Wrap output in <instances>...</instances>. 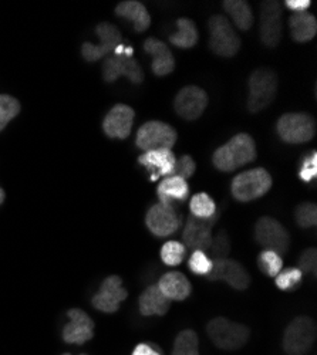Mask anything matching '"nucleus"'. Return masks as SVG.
<instances>
[{
	"mask_svg": "<svg viewBox=\"0 0 317 355\" xmlns=\"http://www.w3.org/2000/svg\"><path fill=\"white\" fill-rule=\"evenodd\" d=\"M172 355H199L198 336L192 330L181 331L174 343Z\"/></svg>",
	"mask_w": 317,
	"mask_h": 355,
	"instance_id": "obj_30",
	"label": "nucleus"
},
{
	"mask_svg": "<svg viewBox=\"0 0 317 355\" xmlns=\"http://www.w3.org/2000/svg\"><path fill=\"white\" fill-rule=\"evenodd\" d=\"M63 355H71V354H63ZM81 355H85V354H81Z\"/></svg>",
	"mask_w": 317,
	"mask_h": 355,
	"instance_id": "obj_44",
	"label": "nucleus"
},
{
	"mask_svg": "<svg viewBox=\"0 0 317 355\" xmlns=\"http://www.w3.org/2000/svg\"><path fill=\"white\" fill-rule=\"evenodd\" d=\"M185 246L177 241L166 242L161 249V259L166 266H178L185 259Z\"/></svg>",
	"mask_w": 317,
	"mask_h": 355,
	"instance_id": "obj_32",
	"label": "nucleus"
},
{
	"mask_svg": "<svg viewBox=\"0 0 317 355\" xmlns=\"http://www.w3.org/2000/svg\"><path fill=\"white\" fill-rule=\"evenodd\" d=\"M178 32L175 35H171L169 42L175 47L180 49H192L198 43V28L195 23L189 19H178L177 20Z\"/></svg>",
	"mask_w": 317,
	"mask_h": 355,
	"instance_id": "obj_28",
	"label": "nucleus"
},
{
	"mask_svg": "<svg viewBox=\"0 0 317 355\" xmlns=\"http://www.w3.org/2000/svg\"><path fill=\"white\" fill-rule=\"evenodd\" d=\"M209 47L221 57H234L241 49V39L225 16L215 15L208 20Z\"/></svg>",
	"mask_w": 317,
	"mask_h": 355,
	"instance_id": "obj_7",
	"label": "nucleus"
},
{
	"mask_svg": "<svg viewBox=\"0 0 317 355\" xmlns=\"http://www.w3.org/2000/svg\"><path fill=\"white\" fill-rule=\"evenodd\" d=\"M316 259H317V250L314 248L306 249L300 259H299V270L303 273H311L314 277L317 275V268H316Z\"/></svg>",
	"mask_w": 317,
	"mask_h": 355,
	"instance_id": "obj_40",
	"label": "nucleus"
},
{
	"mask_svg": "<svg viewBox=\"0 0 317 355\" xmlns=\"http://www.w3.org/2000/svg\"><path fill=\"white\" fill-rule=\"evenodd\" d=\"M299 176L303 182H310L316 180L317 176V153L313 151L310 155H307L302 164V168L299 171Z\"/></svg>",
	"mask_w": 317,
	"mask_h": 355,
	"instance_id": "obj_39",
	"label": "nucleus"
},
{
	"mask_svg": "<svg viewBox=\"0 0 317 355\" xmlns=\"http://www.w3.org/2000/svg\"><path fill=\"white\" fill-rule=\"evenodd\" d=\"M171 300H168L161 293L158 286H150L142 291L138 300L139 313L146 317L151 315H165L169 310Z\"/></svg>",
	"mask_w": 317,
	"mask_h": 355,
	"instance_id": "obj_23",
	"label": "nucleus"
},
{
	"mask_svg": "<svg viewBox=\"0 0 317 355\" xmlns=\"http://www.w3.org/2000/svg\"><path fill=\"white\" fill-rule=\"evenodd\" d=\"M216 218V215L211 219H199L192 215L188 218L182 232V239L191 250L205 252L209 249L212 242L211 230Z\"/></svg>",
	"mask_w": 317,
	"mask_h": 355,
	"instance_id": "obj_17",
	"label": "nucleus"
},
{
	"mask_svg": "<svg viewBox=\"0 0 317 355\" xmlns=\"http://www.w3.org/2000/svg\"><path fill=\"white\" fill-rule=\"evenodd\" d=\"M175 155L171 150H157L144 153L138 157V164L146 166L151 172V181L160 180L161 176H171L175 166Z\"/></svg>",
	"mask_w": 317,
	"mask_h": 355,
	"instance_id": "obj_20",
	"label": "nucleus"
},
{
	"mask_svg": "<svg viewBox=\"0 0 317 355\" xmlns=\"http://www.w3.org/2000/svg\"><path fill=\"white\" fill-rule=\"evenodd\" d=\"M276 130L282 141L287 144H303L314 137L316 123L309 114L287 112L279 118Z\"/></svg>",
	"mask_w": 317,
	"mask_h": 355,
	"instance_id": "obj_5",
	"label": "nucleus"
},
{
	"mask_svg": "<svg viewBox=\"0 0 317 355\" xmlns=\"http://www.w3.org/2000/svg\"><path fill=\"white\" fill-rule=\"evenodd\" d=\"M121 76L127 77L132 84H141L144 81L142 69L132 57H128L123 53L105 58L103 64V78L107 83H114Z\"/></svg>",
	"mask_w": 317,
	"mask_h": 355,
	"instance_id": "obj_13",
	"label": "nucleus"
},
{
	"mask_svg": "<svg viewBox=\"0 0 317 355\" xmlns=\"http://www.w3.org/2000/svg\"><path fill=\"white\" fill-rule=\"evenodd\" d=\"M177 142V131L161 121H148L144 124L135 138V144L142 151L172 150Z\"/></svg>",
	"mask_w": 317,
	"mask_h": 355,
	"instance_id": "obj_8",
	"label": "nucleus"
},
{
	"mask_svg": "<svg viewBox=\"0 0 317 355\" xmlns=\"http://www.w3.org/2000/svg\"><path fill=\"white\" fill-rule=\"evenodd\" d=\"M96 33L101 42L100 44L96 46L92 43H84L81 47V54L87 62L100 60L121 43V33L119 28L110 23H100L96 28Z\"/></svg>",
	"mask_w": 317,
	"mask_h": 355,
	"instance_id": "obj_16",
	"label": "nucleus"
},
{
	"mask_svg": "<svg viewBox=\"0 0 317 355\" xmlns=\"http://www.w3.org/2000/svg\"><path fill=\"white\" fill-rule=\"evenodd\" d=\"M132 355H162L158 348L153 347L151 344H138L134 348Z\"/></svg>",
	"mask_w": 317,
	"mask_h": 355,
	"instance_id": "obj_42",
	"label": "nucleus"
},
{
	"mask_svg": "<svg viewBox=\"0 0 317 355\" xmlns=\"http://www.w3.org/2000/svg\"><path fill=\"white\" fill-rule=\"evenodd\" d=\"M316 340V322L310 317L295 318L283 336V349L289 355H305Z\"/></svg>",
	"mask_w": 317,
	"mask_h": 355,
	"instance_id": "obj_6",
	"label": "nucleus"
},
{
	"mask_svg": "<svg viewBox=\"0 0 317 355\" xmlns=\"http://www.w3.org/2000/svg\"><path fill=\"white\" fill-rule=\"evenodd\" d=\"M5 202V191L0 188V205H2Z\"/></svg>",
	"mask_w": 317,
	"mask_h": 355,
	"instance_id": "obj_43",
	"label": "nucleus"
},
{
	"mask_svg": "<svg viewBox=\"0 0 317 355\" xmlns=\"http://www.w3.org/2000/svg\"><path fill=\"white\" fill-rule=\"evenodd\" d=\"M223 9L226 13L232 17L237 27L246 32L253 24V13L249 5L243 0H225Z\"/></svg>",
	"mask_w": 317,
	"mask_h": 355,
	"instance_id": "obj_27",
	"label": "nucleus"
},
{
	"mask_svg": "<svg viewBox=\"0 0 317 355\" xmlns=\"http://www.w3.org/2000/svg\"><path fill=\"white\" fill-rule=\"evenodd\" d=\"M160 203L172 205L174 200H185L189 193V187L185 180L178 176H166L157 189Z\"/></svg>",
	"mask_w": 317,
	"mask_h": 355,
	"instance_id": "obj_25",
	"label": "nucleus"
},
{
	"mask_svg": "<svg viewBox=\"0 0 317 355\" xmlns=\"http://www.w3.org/2000/svg\"><path fill=\"white\" fill-rule=\"evenodd\" d=\"M272 188V176L264 168H255L237 175L232 181V195L239 202L262 198Z\"/></svg>",
	"mask_w": 317,
	"mask_h": 355,
	"instance_id": "obj_4",
	"label": "nucleus"
},
{
	"mask_svg": "<svg viewBox=\"0 0 317 355\" xmlns=\"http://www.w3.org/2000/svg\"><path fill=\"white\" fill-rule=\"evenodd\" d=\"M208 105V96L200 87L188 85L177 94L174 108L184 120L192 121L204 114Z\"/></svg>",
	"mask_w": 317,
	"mask_h": 355,
	"instance_id": "obj_14",
	"label": "nucleus"
},
{
	"mask_svg": "<svg viewBox=\"0 0 317 355\" xmlns=\"http://www.w3.org/2000/svg\"><path fill=\"white\" fill-rule=\"evenodd\" d=\"M257 263H259V269L269 277H276L283 268L282 257L277 253L269 252V250H264L261 254H259Z\"/></svg>",
	"mask_w": 317,
	"mask_h": 355,
	"instance_id": "obj_31",
	"label": "nucleus"
},
{
	"mask_svg": "<svg viewBox=\"0 0 317 355\" xmlns=\"http://www.w3.org/2000/svg\"><path fill=\"white\" fill-rule=\"evenodd\" d=\"M214 266L209 275L207 276L211 282L223 280L230 287L235 290H246L250 284L249 273L243 266L235 260H230L228 257L223 259H215L212 260Z\"/></svg>",
	"mask_w": 317,
	"mask_h": 355,
	"instance_id": "obj_10",
	"label": "nucleus"
},
{
	"mask_svg": "<svg viewBox=\"0 0 317 355\" xmlns=\"http://www.w3.org/2000/svg\"><path fill=\"white\" fill-rule=\"evenodd\" d=\"M144 50L153 55V73L158 77L168 76L175 69V60L166 44L155 37H150L144 43Z\"/></svg>",
	"mask_w": 317,
	"mask_h": 355,
	"instance_id": "obj_21",
	"label": "nucleus"
},
{
	"mask_svg": "<svg viewBox=\"0 0 317 355\" xmlns=\"http://www.w3.org/2000/svg\"><path fill=\"white\" fill-rule=\"evenodd\" d=\"M214 259H223L230 252V242L225 232H219L211 242V246L208 249Z\"/></svg>",
	"mask_w": 317,
	"mask_h": 355,
	"instance_id": "obj_37",
	"label": "nucleus"
},
{
	"mask_svg": "<svg viewBox=\"0 0 317 355\" xmlns=\"http://www.w3.org/2000/svg\"><path fill=\"white\" fill-rule=\"evenodd\" d=\"M289 27L295 42L306 43L310 42L317 33V20L307 12L295 13L289 19Z\"/></svg>",
	"mask_w": 317,
	"mask_h": 355,
	"instance_id": "obj_26",
	"label": "nucleus"
},
{
	"mask_svg": "<svg viewBox=\"0 0 317 355\" xmlns=\"http://www.w3.org/2000/svg\"><path fill=\"white\" fill-rule=\"evenodd\" d=\"M70 321L63 329V340L67 344L81 345L87 343L94 336V322L83 310L73 309L67 313Z\"/></svg>",
	"mask_w": 317,
	"mask_h": 355,
	"instance_id": "obj_19",
	"label": "nucleus"
},
{
	"mask_svg": "<svg viewBox=\"0 0 317 355\" xmlns=\"http://www.w3.org/2000/svg\"><path fill=\"white\" fill-rule=\"evenodd\" d=\"M302 277H303V273L298 268H289L286 270H280V273L276 276V286L283 291L293 290L302 283Z\"/></svg>",
	"mask_w": 317,
	"mask_h": 355,
	"instance_id": "obj_36",
	"label": "nucleus"
},
{
	"mask_svg": "<svg viewBox=\"0 0 317 355\" xmlns=\"http://www.w3.org/2000/svg\"><path fill=\"white\" fill-rule=\"evenodd\" d=\"M115 13L120 17H124L130 20L134 24L135 32L142 33L146 32L151 24V16L147 12L146 6L135 0H128V2H121L117 8H115Z\"/></svg>",
	"mask_w": 317,
	"mask_h": 355,
	"instance_id": "obj_24",
	"label": "nucleus"
},
{
	"mask_svg": "<svg viewBox=\"0 0 317 355\" xmlns=\"http://www.w3.org/2000/svg\"><path fill=\"white\" fill-rule=\"evenodd\" d=\"M207 333L211 341L221 349L234 351L242 348L249 337L250 330L243 324L234 322L228 318L218 317L208 322Z\"/></svg>",
	"mask_w": 317,
	"mask_h": 355,
	"instance_id": "obj_2",
	"label": "nucleus"
},
{
	"mask_svg": "<svg viewBox=\"0 0 317 355\" xmlns=\"http://www.w3.org/2000/svg\"><path fill=\"white\" fill-rule=\"evenodd\" d=\"M19 112L20 104L16 98L6 94H0V131H2Z\"/></svg>",
	"mask_w": 317,
	"mask_h": 355,
	"instance_id": "obj_33",
	"label": "nucleus"
},
{
	"mask_svg": "<svg viewBox=\"0 0 317 355\" xmlns=\"http://www.w3.org/2000/svg\"><path fill=\"white\" fill-rule=\"evenodd\" d=\"M277 93V76L273 70L259 69L249 77L248 110L253 114L269 107Z\"/></svg>",
	"mask_w": 317,
	"mask_h": 355,
	"instance_id": "obj_3",
	"label": "nucleus"
},
{
	"mask_svg": "<svg viewBox=\"0 0 317 355\" xmlns=\"http://www.w3.org/2000/svg\"><path fill=\"white\" fill-rule=\"evenodd\" d=\"M146 225L153 234L158 238H166L178 230L181 220L174 206L157 203L147 212Z\"/></svg>",
	"mask_w": 317,
	"mask_h": 355,
	"instance_id": "obj_11",
	"label": "nucleus"
},
{
	"mask_svg": "<svg viewBox=\"0 0 317 355\" xmlns=\"http://www.w3.org/2000/svg\"><path fill=\"white\" fill-rule=\"evenodd\" d=\"M256 159V145L249 134H238L214 153L212 164L222 172H232Z\"/></svg>",
	"mask_w": 317,
	"mask_h": 355,
	"instance_id": "obj_1",
	"label": "nucleus"
},
{
	"mask_svg": "<svg viewBox=\"0 0 317 355\" xmlns=\"http://www.w3.org/2000/svg\"><path fill=\"white\" fill-rule=\"evenodd\" d=\"M158 288L168 300L175 302H182L188 299L192 291L189 280L187 279L185 275L180 272L165 273L158 282Z\"/></svg>",
	"mask_w": 317,
	"mask_h": 355,
	"instance_id": "obj_22",
	"label": "nucleus"
},
{
	"mask_svg": "<svg viewBox=\"0 0 317 355\" xmlns=\"http://www.w3.org/2000/svg\"><path fill=\"white\" fill-rule=\"evenodd\" d=\"M195 169H196L195 161L189 155H182L175 162L174 171H172L171 176H178V178H182V180L187 181L188 178H191L195 173Z\"/></svg>",
	"mask_w": 317,
	"mask_h": 355,
	"instance_id": "obj_38",
	"label": "nucleus"
},
{
	"mask_svg": "<svg viewBox=\"0 0 317 355\" xmlns=\"http://www.w3.org/2000/svg\"><path fill=\"white\" fill-rule=\"evenodd\" d=\"M291 10L296 13H303L310 8V0H286L284 3Z\"/></svg>",
	"mask_w": 317,
	"mask_h": 355,
	"instance_id": "obj_41",
	"label": "nucleus"
},
{
	"mask_svg": "<svg viewBox=\"0 0 317 355\" xmlns=\"http://www.w3.org/2000/svg\"><path fill=\"white\" fill-rule=\"evenodd\" d=\"M127 290L123 286V280L120 276L107 277L100 290L94 294L92 300L93 306L103 313H115L120 309V304L127 299Z\"/></svg>",
	"mask_w": 317,
	"mask_h": 355,
	"instance_id": "obj_12",
	"label": "nucleus"
},
{
	"mask_svg": "<svg viewBox=\"0 0 317 355\" xmlns=\"http://www.w3.org/2000/svg\"><path fill=\"white\" fill-rule=\"evenodd\" d=\"M282 39V5L276 0H268L261 6V40L273 49Z\"/></svg>",
	"mask_w": 317,
	"mask_h": 355,
	"instance_id": "obj_15",
	"label": "nucleus"
},
{
	"mask_svg": "<svg viewBox=\"0 0 317 355\" xmlns=\"http://www.w3.org/2000/svg\"><path fill=\"white\" fill-rule=\"evenodd\" d=\"M296 222L300 227L309 229L317 223V206L314 203H300L295 212Z\"/></svg>",
	"mask_w": 317,
	"mask_h": 355,
	"instance_id": "obj_35",
	"label": "nucleus"
},
{
	"mask_svg": "<svg viewBox=\"0 0 317 355\" xmlns=\"http://www.w3.org/2000/svg\"><path fill=\"white\" fill-rule=\"evenodd\" d=\"M255 241L269 252H275L279 256L289 250V233L280 222L273 218H261L255 226Z\"/></svg>",
	"mask_w": 317,
	"mask_h": 355,
	"instance_id": "obj_9",
	"label": "nucleus"
},
{
	"mask_svg": "<svg viewBox=\"0 0 317 355\" xmlns=\"http://www.w3.org/2000/svg\"><path fill=\"white\" fill-rule=\"evenodd\" d=\"M135 111L124 104L114 105L105 115L103 130L110 138L126 139L132 130Z\"/></svg>",
	"mask_w": 317,
	"mask_h": 355,
	"instance_id": "obj_18",
	"label": "nucleus"
},
{
	"mask_svg": "<svg viewBox=\"0 0 317 355\" xmlns=\"http://www.w3.org/2000/svg\"><path fill=\"white\" fill-rule=\"evenodd\" d=\"M191 215L199 219H211L216 215V205L207 193H196L189 203Z\"/></svg>",
	"mask_w": 317,
	"mask_h": 355,
	"instance_id": "obj_29",
	"label": "nucleus"
},
{
	"mask_svg": "<svg viewBox=\"0 0 317 355\" xmlns=\"http://www.w3.org/2000/svg\"><path fill=\"white\" fill-rule=\"evenodd\" d=\"M212 266H214L212 260L207 256L205 252H200V250H194L188 261L189 270L198 276H208L209 272L212 270Z\"/></svg>",
	"mask_w": 317,
	"mask_h": 355,
	"instance_id": "obj_34",
	"label": "nucleus"
}]
</instances>
